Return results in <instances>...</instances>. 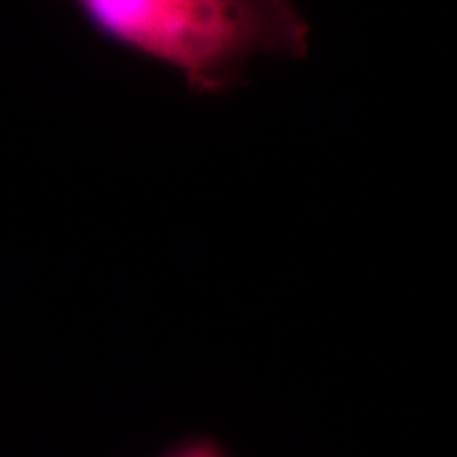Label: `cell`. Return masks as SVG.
<instances>
[{
	"instance_id": "1",
	"label": "cell",
	"mask_w": 457,
	"mask_h": 457,
	"mask_svg": "<svg viewBox=\"0 0 457 457\" xmlns=\"http://www.w3.org/2000/svg\"><path fill=\"white\" fill-rule=\"evenodd\" d=\"M94 32L162 64L193 94L236 89L259 55L301 60L310 24L295 0H72Z\"/></svg>"
},
{
	"instance_id": "2",
	"label": "cell",
	"mask_w": 457,
	"mask_h": 457,
	"mask_svg": "<svg viewBox=\"0 0 457 457\" xmlns=\"http://www.w3.org/2000/svg\"><path fill=\"white\" fill-rule=\"evenodd\" d=\"M159 457H231V455H228V451L222 447L216 438L195 436V438H188V441L179 443L176 447L165 451V453Z\"/></svg>"
}]
</instances>
